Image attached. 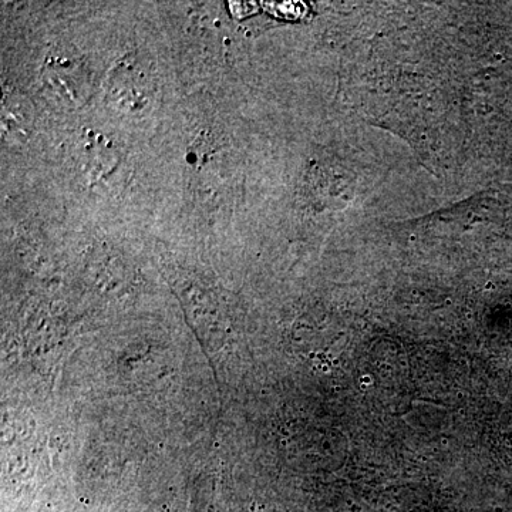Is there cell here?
Instances as JSON below:
<instances>
[{"instance_id":"obj_1","label":"cell","mask_w":512,"mask_h":512,"mask_svg":"<svg viewBox=\"0 0 512 512\" xmlns=\"http://www.w3.org/2000/svg\"><path fill=\"white\" fill-rule=\"evenodd\" d=\"M47 92L63 106H79L90 94V77L86 67L76 59L50 56L43 67Z\"/></svg>"},{"instance_id":"obj_2","label":"cell","mask_w":512,"mask_h":512,"mask_svg":"<svg viewBox=\"0 0 512 512\" xmlns=\"http://www.w3.org/2000/svg\"><path fill=\"white\" fill-rule=\"evenodd\" d=\"M153 96V86L143 67L133 62H121L107 80V97L111 104L126 113L146 109Z\"/></svg>"},{"instance_id":"obj_3","label":"cell","mask_w":512,"mask_h":512,"mask_svg":"<svg viewBox=\"0 0 512 512\" xmlns=\"http://www.w3.org/2000/svg\"><path fill=\"white\" fill-rule=\"evenodd\" d=\"M33 107L28 99L20 94H8L2 103L3 137L10 143L28 140L33 128Z\"/></svg>"},{"instance_id":"obj_4","label":"cell","mask_w":512,"mask_h":512,"mask_svg":"<svg viewBox=\"0 0 512 512\" xmlns=\"http://www.w3.org/2000/svg\"><path fill=\"white\" fill-rule=\"evenodd\" d=\"M80 160L89 175L110 173L116 167L117 154L113 144L99 133H86L80 148Z\"/></svg>"}]
</instances>
